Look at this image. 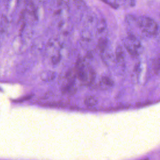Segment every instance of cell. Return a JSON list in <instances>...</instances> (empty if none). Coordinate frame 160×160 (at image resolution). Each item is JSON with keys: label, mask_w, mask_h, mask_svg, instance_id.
<instances>
[{"label": "cell", "mask_w": 160, "mask_h": 160, "mask_svg": "<svg viewBox=\"0 0 160 160\" xmlns=\"http://www.w3.org/2000/svg\"><path fill=\"white\" fill-rule=\"evenodd\" d=\"M152 69L155 74L160 72V55L157 56L152 61Z\"/></svg>", "instance_id": "9c48e42d"}, {"label": "cell", "mask_w": 160, "mask_h": 160, "mask_svg": "<svg viewBox=\"0 0 160 160\" xmlns=\"http://www.w3.org/2000/svg\"><path fill=\"white\" fill-rule=\"evenodd\" d=\"M114 86L113 81L108 76H104L99 82L98 87L101 89H108Z\"/></svg>", "instance_id": "ba28073f"}, {"label": "cell", "mask_w": 160, "mask_h": 160, "mask_svg": "<svg viewBox=\"0 0 160 160\" xmlns=\"http://www.w3.org/2000/svg\"><path fill=\"white\" fill-rule=\"evenodd\" d=\"M159 16H160V15H159Z\"/></svg>", "instance_id": "4fadbf2b"}, {"label": "cell", "mask_w": 160, "mask_h": 160, "mask_svg": "<svg viewBox=\"0 0 160 160\" xmlns=\"http://www.w3.org/2000/svg\"><path fill=\"white\" fill-rule=\"evenodd\" d=\"M77 91V88L74 84V82H68L65 84L61 89V91L62 94L71 96L76 93Z\"/></svg>", "instance_id": "8992f818"}, {"label": "cell", "mask_w": 160, "mask_h": 160, "mask_svg": "<svg viewBox=\"0 0 160 160\" xmlns=\"http://www.w3.org/2000/svg\"><path fill=\"white\" fill-rule=\"evenodd\" d=\"M54 77V74L52 72H44L42 74L41 78L44 81H49L53 79Z\"/></svg>", "instance_id": "8fae6325"}, {"label": "cell", "mask_w": 160, "mask_h": 160, "mask_svg": "<svg viewBox=\"0 0 160 160\" xmlns=\"http://www.w3.org/2000/svg\"><path fill=\"white\" fill-rule=\"evenodd\" d=\"M98 103V99L94 96H88L84 99V104L88 107H92L96 105Z\"/></svg>", "instance_id": "30bf717a"}, {"label": "cell", "mask_w": 160, "mask_h": 160, "mask_svg": "<svg viewBox=\"0 0 160 160\" xmlns=\"http://www.w3.org/2000/svg\"><path fill=\"white\" fill-rule=\"evenodd\" d=\"M113 4L114 8L128 9L135 6L136 0H114Z\"/></svg>", "instance_id": "5b68a950"}, {"label": "cell", "mask_w": 160, "mask_h": 160, "mask_svg": "<svg viewBox=\"0 0 160 160\" xmlns=\"http://www.w3.org/2000/svg\"><path fill=\"white\" fill-rule=\"evenodd\" d=\"M124 47L132 57H136L141 52L142 47L138 37L131 33L122 40Z\"/></svg>", "instance_id": "3957f363"}, {"label": "cell", "mask_w": 160, "mask_h": 160, "mask_svg": "<svg viewBox=\"0 0 160 160\" xmlns=\"http://www.w3.org/2000/svg\"><path fill=\"white\" fill-rule=\"evenodd\" d=\"M114 58L116 62L119 65H124L125 61V54L122 48L120 46H117L115 50Z\"/></svg>", "instance_id": "52a82bcc"}, {"label": "cell", "mask_w": 160, "mask_h": 160, "mask_svg": "<svg viewBox=\"0 0 160 160\" xmlns=\"http://www.w3.org/2000/svg\"><path fill=\"white\" fill-rule=\"evenodd\" d=\"M77 78L84 84H91L93 82L96 74L94 71L88 65L83 59H79L76 67Z\"/></svg>", "instance_id": "7a4b0ae2"}, {"label": "cell", "mask_w": 160, "mask_h": 160, "mask_svg": "<svg viewBox=\"0 0 160 160\" xmlns=\"http://www.w3.org/2000/svg\"><path fill=\"white\" fill-rule=\"evenodd\" d=\"M94 28H95L96 34V35L99 36V38L102 37H106L107 29H106V23L104 19H99L97 20Z\"/></svg>", "instance_id": "277c9868"}, {"label": "cell", "mask_w": 160, "mask_h": 160, "mask_svg": "<svg viewBox=\"0 0 160 160\" xmlns=\"http://www.w3.org/2000/svg\"><path fill=\"white\" fill-rule=\"evenodd\" d=\"M141 160H148V159L146 158V159H141Z\"/></svg>", "instance_id": "7c38bea8"}, {"label": "cell", "mask_w": 160, "mask_h": 160, "mask_svg": "<svg viewBox=\"0 0 160 160\" xmlns=\"http://www.w3.org/2000/svg\"><path fill=\"white\" fill-rule=\"evenodd\" d=\"M136 23L139 31L147 36L152 37L158 33V25L157 22L148 16H141L136 18Z\"/></svg>", "instance_id": "6da1fadb"}]
</instances>
